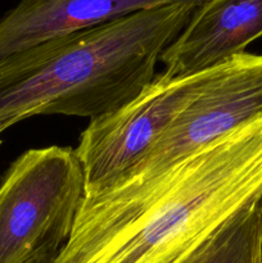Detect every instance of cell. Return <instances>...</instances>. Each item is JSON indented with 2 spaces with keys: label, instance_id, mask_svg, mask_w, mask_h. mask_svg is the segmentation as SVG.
Masks as SVG:
<instances>
[{
  "label": "cell",
  "instance_id": "cell-1",
  "mask_svg": "<svg viewBox=\"0 0 262 263\" xmlns=\"http://www.w3.org/2000/svg\"><path fill=\"white\" fill-rule=\"evenodd\" d=\"M262 199V117L143 184L85 198L55 263H186Z\"/></svg>",
  "mask_w": 262,
  "mask_h": 263
},
{
  "label": "cell",
  "instance_id": "cell-2",
  "mask_svg": "<svg viewBox=\"0 0 262 263\" xmlns=\"http://www.w3.org/2000/svg\"><path fill=\"white\" fill-rule=\"evenodd\" d=\"M203 2L139 10L2 58L0 133L33 116L115 112L153 80L162 51Z\"/></svg>",
  "mask_w": 262,
  "mask_h": 263
},
{
  "label": "cell",
  "instance_id": "cell-3",
  "mask_svg": "<svg viewBox=\"0 0 262 263\" xmlns=\"http://www.w3.org/2000/svg\"><path fill=\"white\" fill-rule=\"evenodd\" d=\"M85 198L73 148L23 152L0 180V263H55Z\"/></svg>",
  "mask_w": 262,
  "mask_h": 263
},
{
  "label": "cell",
  "instance_id": "cell-4",
  "mask_svg": "<svg viewBox=\"0 0 262 263\" xmlns=\"http://www.w3.org/2000/svg\"><path fill=\"white\" fill-rule=\"evenodd\" d=\"M217 68L185 77L157 74L133 100L90 121L74 149L86 197L112 189L138 166Z\"/></svg>",
  "mask_w": 262,
  "mask_h": 263
},
{
  "label": "cell",
  "instance_id": "cell-5",
  "mask_svg": "<svg viewBox=\"0 0 262 263\" xmlns=\"http://www.w3.org/2000/svg\"><path fill=\"white\" fill-rule=\"evenodd\" d=\"M259 117L262 54L246 51L216 69L202 91L176 116L154 148L112 189L143 184Z\"/></svg>",
  "mask_w": 262,
  "mask_h": 263
},
{
  "label": "cell",
  "instance_id": "cell-6",
  "mask_svg": "<svg viewBox=\"0 0 262 263\" xmlns=\"http://www.w3.org/2000/svg\"><path fill=\"white\" fill-rule=\"evenodd\" d=\"M262 37V0H204L159 61L174 77L222 66Z\"/></svg>",
  "mask_w": 262,
  "mask_h": 263
},
{
  "label": "cell",
  "instance_id": "cell-7",
  "mask_svg": "<svg viewBox=\"0 0 262 263\" xmlns=\"http://www.w3.org/2000/svg\"><path fill=\"white\" fill-rule=\"evenodd\" d=\"M203 0H20L0 17V59L131 13Z\"/></svg>",
  "mask_w": 262,
  "mask_h": 263
},
{
  "label": "cell",
  "instance_id": "cell-8",
  "mask_svg": "<svg viewBox=\"0 0 262 263\" xmlns=\"http://www.w3.org/2000/svg\"><path fill=\"white\" fill-rule=\"evenodd\" d=\"M186 263H262V199L231 218Z\"/></svg>",
  "mask_w": 262,
  "mask_h": 263
},
{
  "label": "cell",
  "instance_id": "cell-9",
  "mask_svg": "<svg viewBox=\"0 0 262 263\" xmlns=\"http://www.w3.org/2000/svg\"><path fill=\"white\" fill-rule=\"evenodd\" d=\"M0 134H2V133H0ZM2 143H3V141H2V138H0V145H2Z\"/></svg>",
  "mask_w": 262,
  "mask_h": 263
}]
</instances>
